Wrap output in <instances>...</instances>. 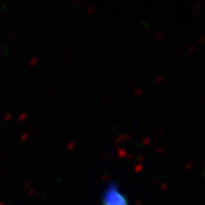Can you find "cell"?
Listing matches in <instances>:
<instances>
[{"label": "cell", "instance_id": "6da1fadb", "mask_svg": "<svg viewBox=\"0 0 205 205\" xmlns=\"http://www.w3.org/2000/svg\"><path fill=\"white\" fill-rule=\"evenodd\" d=\"M103 205H129V202L123 193L120 190L115 182L106 185L102 195Z\"/></svg>", "mask_w": 205, "mask_h": 205}]
</instances>
